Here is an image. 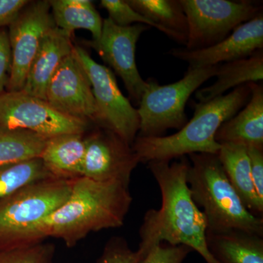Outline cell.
Instances as JSON below:
<instances>
[{"mask_svg": "<svg viewBox=\"0 0 263 263\" xmlns=\"http://www.w3.org/2000/svg\"><path fill=\"white\" fill-rule=\"evenodd\" d=\"M209 252L219 263H263V236L240 230L206 232Z\"/></svg>", "mask_w": 263, "mask_h": 263, "instance_id": "17", "label": "cell"}, {"mask_svg": "<svg viewBox=\"0 0 263 263\" xmlns=\"http://www.w3.org/2000/svg\"><path fill=\"white\" fill-rule=\"evenodd\" d=\"M189 156L186 181L194 202L202 209L207 231L240 230L263 236V218L254 216L243 205L217 155Z\"/></svg>", "mask_w": 263, "mask_h": 263, "instance_id": "4", "label": "cell"}, {"mask_svg": "<svg viewBox=\"0 0 263 263\" xmlns=\"http://www.w3.org/2000/svg\"><path fill=\"white\" fill-rule=\"evenodd\" d=\"M219 65L189 67L181 80L160 85L148 79L137 109L140 118L138 136H163L168 129L179 130L188 122L185 107L189 99L204 83L215 77Z\"/></svg>", "mask_w": 263, "mask_h": 263, "instance_id": "5", "label": "cell"}, {"mask_svg": "<svg viewBox=\"0 0 263 263\" xmlns=\"http://www.w3.org/2000/svg\"><path fill=\"white\" fill-rule=\"evenodd\" d=\"M73 180H42L0 200V249L15 248L24 233L62 205Z\"/></svg>", "mask_w": 263, "mask_h": 263, "instance_id": "6", "label": "cell"}, {"mask_svg": "<svg viewBox=\"0 0 263 263\" xmlns=\"http://www.w3.org/2000/svg\"><path fill=\"white\" fill-rule=\"evenodd\" d=\"M85 155L84 134H64L48 138L41 160L55 179L81 177Z\"/></svg>", "mask_w": 263, "mask_h": 263, "instance_id": "19", "label": "cell"}, {"mask_svg": "<svg viewBox=\"0 0 263 263\" xmlns=\"http://www.w3.org/2000/svg\"><path fill=\"white\" fill-rule=\"evenodd\" d=\"M46 101L60 113L95 124L96 105L91 83L72 52L50 81Z\"/></svg>", "mask_w": 263, "mask_h": 263, "instance_id": "13", "label": "cell"}, {"mask_svg": "<svg viewBox=\"0 0 263 263\" xmlns=\"http://www.w3.org/2000/svg\"><path fill=\"white\" fill-rule=\"evenodd\" d=\"M55 249L44 242L18 248L0 249V263H51Z\"/></svg>", "mask_w": 263, "mask_h": 263, "instance_id": "25", "label": "cell"}, {"mask_svg": "<svg viewBox=\"0 0 263 263\" xmlns=\"http://www.w3.org/2000/svg\"><path fill=\"white\" fill-rule=\"evenodd\" d=\"M133 9L157 24L167 37L186 45L187 20L180 0H127Z\"/></svg>", "mask_w": 263, "mask_h": 263, "instance_id": "22", "label": "cell"}, {"mask_svg": "<svg viewBox=\"0 0 263 263\" xmlns=\"http://www.w3.org/2000/svg\"><path fill=\"white\" fill-rule=\"evenodd\" d=\"M72 53L91 83L96 105L95 124L114 132L133 146L139 132V115L119 89L115 74L109 67L95 62L80 46L74 45Z\"/></svg>", "mask_w": 263, "mask_h": 263, "instance_id": "7", "label": "cell"}, {"mask_svg": "<svg viewBox=\"0 0 263 263\" xmlns=\"http://www.w3.org/2000/svg\"><path fill=\"white\" fill-rule=\"evenodd\" d=\"M100 7L106 10L108 18L120 27H128L133 24H144L154 27L162 32L160 27L133 9L127 0H101Z\"/></svg>", "mask_w": 263, "mask_h": 263, "instance_id": "26", "label": "cell"}, {"mask_svg": "<svg viewBox=\"0 0 263 263\" xmlns=\"http://www.w3.org/2000/svg\"><path fill=\"white\" fill-rule=\"evenodd\" d=\"M56 27L48 0L29 1L8 26L12 63L7 91L23 89L43 38Z\"/></svg>", "mask_w": 263, "mask_h": 263, "instance_id": "10", "label": "cell"}, {"mask_svg": "<svg viewBox=\"0 0 263 263\" xmlns=\"http://www.w3.org/2000/svg\"><path fill=\"white\" fill-rule=\"evenodd\" d=\"M73 46L70 34L57 27L50 30L31 64L22 91L46 100L50 81L66 57L72 53Z\"/></svg>", "mask_w": 263, "mask_h": 263, "instance_id": "15", "label": "cell"}, {"mask_svg": "<svg viewBox=\"0 0 263 263\" xmlns=\"http://www.w3.org/2000/svg\"><path fill=\"white\" fill-rule=\"evenodd\" d=\"M190 161H152L148 169L160 187L162 204L159 209H149L140 228L141 243L138 250L142 257L155 246L165 243L183 245L195 251L205 263H219L206 243L207 224L203 213L194 202L186 176Z\"/></svg>", "mask_w": 263, "mask_h": 263, "instance_id": "2", "label": "cell"}, {"mask_svg": "<svg viewBox=\"0 0 263 263\" xmlns=\"http://www.w3.org/2000/svg\"><path fill=\"white\" fill-rule=\"evenodd\" d=\"M142 258L141 252L131 249L122 237H112L103 249L97 263H138Z\"/></svg>", "mask_w": 263, "mask_h": 263, "instance_id": "27", "label": "cell"}, {"mask_svg": "<svg viewBox=\"0 0 263 263\" xmlns=\"http://www.w3.org/2000/svg\"><path fill=\"white\" fill-rule=\"evenodd\" d=\"M220 145L218 158L230 183L249 212L262 217L263 201L259 198L252 181L247 147L232 143Z\"/></svg>", "mask_w": 263, "mask_h": 263, "instance_id": "18", "label": "cell"}, {"mask_svg": "<svg viewBox=\"0 0 263 263\" xmlns=\"http://www.w3.org/2000/svg\"><path fill=\"white\" fill-rule=\"evenodd\" d=\"M180 3L187 20L184 48L188 50L214 46L262 12L259 3L249 0H180Z\"/></svg>", "mask_w": 263, "mask_h": 263, "instance_id": "8", "label": "cell"}, {"mask_svg": "<svg viewBox=\"0 0 263 263\" xmlns=\"http://www.w3.org/2000/svg\"><path fill=\"white\" fill-rule=\"evenodd\" d=\"M48 139L25 129L0 126V167L40 158Z\"/></svg>", "mask_w": 263, "mask_h": 263, "instance_id": "23", "label": "cell"}, {"mask_svg": "<svg viewBox=\"0 0 263 263\" xmlns=\"http://www.w3.org/2000/svg\"><path fill=\"white\" fill-rule=\"evenodd\" d=\"M57 28L72 36L77 29H86L96 42L101 36L103 19L90 0H49Z\"/></svg>", "mask_w": 263, "mask_h": 263, "instance_id": "21", "label": "cell"}, {"mask_svg": "<svg viewBox=\"0 0 263 263\" xmlns=\"http://www.w3.org/2000/svg\"><path fill=\"white\" fill-rule=\"evenodd\" d=\"M250 96L249 84L238 86L228 94L195 104L193 117L174 134L137 137L133 148L140 162H171L193 154L217 155L221 147L215 140L218 129L243 108Z\"/></svg>", "mask_w": 263, "mask_h": 263, "instance_id": "3", "label": "cell"}, {"mask_svg": "<svg viewBox=\"0 0 263 263\" xmlns=\"http://www.w3.org/2000/svg\"><path fill=\"white\" fill-rule=\"evenodd\" d=\"M132 202L126 183L77 178L67 200L24 233L15 248L41 243L48 238L62 240L67 247H73L90 233L122 227Z\"/></svg>", "mask_w": 263, "mask_h": 263, "instance_id": "1", "label": "cell"}, {"mask_svg": "<svg viewBox=\"0 0 263 263\" xmlns=\"http://www.w3.org/2000/svg\"><path fill=\"white\" fill-rule=\"evenodd\" d=\"M192 252L186 246L162 243L151 249L138 263H183Z\"/></svg>", "mask_w": 263, "mask_h": 263, "instance_id": "28", "label": "cell"}, {"mask_svg": "<svg viewBox=\"0 0 263 263\" xmlns=\"http://www.w3.org/2000/svg\"><path fill=\"white\" fill-rule=\"evenodd\" d=\"M214 84L195 91L199 103H205L224 95L228 90L263 79V51L259 50L247 58L219 65Z\"/></svg>", "mask_w": 263, "mask_h": 263, "instance_id": "20", "label": "cell"}, {"mask_svg": "<svg viewBox=\"0 0 263 263\" xmlns=\"http://www.w3.org/2000/svg\"><path fill=\"white\" fill-rule=\"evenodd\" d=\"M28 3L27 0H0V29L8 28Z\"/></svg>", "mask_w": 263, "mask_h": 263, "instance_id": "31", "label": "cell"}, {"mask_svg": "<svg viewBox=\"0 0 263 263\" xmlns=\"http://www.w3.org/2000/svg\"><path fill=\"white\" fill-rule=\"evenodd\" d=\"M150 27L144 24L120 27L110 19H103L99 41H85V45L98 52L99 56L122 79L132 101L138 105L146 87L136 65L137 43Z\"/></svg>", "mask_w": 263, "mask_h": 263, "instance_id": "11", "label": "cell"}, {"mask_svg": "<svg viewBox=\"0 0 263 263\" xmlns=\"http://www.w3.org/2000/svg\"><path fill=\"white\" fill-rule=\"evenodd\" d=\"M11 51L8 37V28L0 29V95L8 87L11 70Z\"/></svg>", "mask_w": 263, "mask_h": 263, "instance_id": "29", "label": "cell"}, {"mask_svg": "<svg viewBox=\"0 0 263 263\" xmlns=\"http://www.w3.org/2000/svg\"><path fill=\"white\" fill-rule=\"evenodd\" d=\"M263 49V14L236 27L229 35L214 46L201 49L172 48L170 56L182 60L189 67H205L247 58Z\"/></svg>", "mask_w": 263, "mask_h": 263, "instance_id": "14", "label": "cell"}, {"mask_svg": "<svg viewBox=\"0 0 263 263\" xmlns=\"http://www.w3.org/2000/svg\"><path fill=\"white\" fill-rule=\"evenodd\" d=\"M84 141L81 177L129 185L133 171L141 163L133 146L114 132L98 126L84 137Z\"/></svg>", "mask_w": 263, "mask_h": 263, "instance_id": "12", "label": "cell"}, {"mask_svg": "<svg viewBox=\"0 0 263 263\" xmlns=\"http://www.w3.org/2000/svg\"><path fill=\"white\" fill-rule=\"evenodd\" d=\"M249 86L251 96L243 108L218 129L215 140L219 144L263 148V86L259 83Z\"/></svg>", "mask_w": 263, "mask_h": 263, "instance_id": "16", "label": "cell"}, {"mask_svg": "<svg viewBox=\"0 0 263 263\" xmlns=\"http://www.w3.org/2000/svg\"><path fill=\"white\" fill-rule=\"evenodd\" d=\"M251 174L259 198L263 201V148L248 147Z\"/></svg>", "mask_w": 263, "mask_h": 263, "instance_id": "30", "label": "cell"}, {"mask_svg": "<svg viewBox=\"0 0 263 263\" xmlns=\"http://www.w3.org/2000/svg\"><path fill=\"white\" fill-rule=\"evenodd\" d=\"M89 122L66 116L46 101L23 91L0 95V126L25 129L46 138L64 134H84Z\"/></svg>", "mask_w": 263, "mask_h": 263, "instance_id": "9", "label": "cell"}, {"mask_svg": "<svg viewBox=\"0 0 263 263\" xmlns=\"http://www.w3.org/2000/svg\"><path fill=\"white\" fill-rule=\"evenodd\" d=\"M52 178L41 158L0 167V200L31 183Z\"/></svg>", "mask_w": 263, "mask_h": 263, "instance_id": "24", "label": "cell"}]
</instances>
